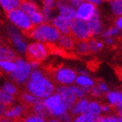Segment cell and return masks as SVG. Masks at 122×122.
<instances>
[{"instance_id": "10", "label": "cell", "mask_w": 122, "mask_h": 122, "mask_svg": "<svg viewBox=\"0 0 122 122\" xmlns=\"http://www.w3.org/2000/svg\"><path fill=\"white\" fill-rule=\"evenodd\" d=\"M95 11L96 9L92 3H83L79 5L78 11L76 12V17L80 20H90Z\"/></svg>"}, {"instance_id": "14", "label": "cell", "mask_w": 122, "mask_h": 122, "mask_svg": "<svg viewBox=\"0 0 122 122\" xmlns=\"http://www.w3.org/2000/svg\"><path fill=\"white\" fill-rule=\"evenodd\" d=\"M89 101L86 99H79L76 103L73 105V107L71 108V113L74 115H79L82 113H85L86 112V108L88 106Z\"/></svg>"}, {"instance_id": "21", "label": "cell", "mask_w": 122, "mask_h": 122, "mask_svg": "<svg viewBox=\"0 0 122 122\" xmlns=\"http://www.w3.org/2000/svg\"><path fill=\"white\" fill-rule=\"evenodd\" d=\"M20 9L23 10L24 12L26 13L27 15H30V13L34 12V11H38V7L35 3L30 1V0H25L20 4Z\"/></svg>"}, {"instance_id": "6", "label": "cell", "mask_w": 122, "mask_h": 122, "mask_svg": "<svg viewBox=\"0 0 122 122\" xmlns=\"http://www.w3.org/2000/svg\"><path fill=\"white\" fill-rule=\"evenodd\" d=\"M8 18L14 25L22 29L25 33L34 28V25L30 22L28 15L24 12L23 10L17 9L11 10L8 12Z\"/></svg>"}, {"instance_id": "47", "label": "cell", "mask_w": 122, "mask_h": 122, "mask_svg": "<svg viewBox=\"0 0 122 122\" xmlns=\"http://www.w3.org/2000/svg\"><path fill=\"white\" fill-rule=\"evenodd\" d=\"M47 122H61V121L58 119V118H53V119H50V120H48Z\"/></svg>"}, {"instance_id": "48", "label": "cell", "mask_w": 122, "mask_h": 122, "mask_svg": "<svg viewBox=\"0 0 122 122\" xmlns=\"http://www.w3.org/2000/svg\"><path fill=\"white\" fill-rule=\"evenodd\" d=\"M107 44H112V39L111 38H107Z\"/></svg>"}, {"instance_id": "18", "label": "cell", "mask_w": 122, "mask_h": 122, "mask_svg": "<svg viewBox=\"0 0 122 122\" xmlns=\"http://www.w3.org/2000/svg\"><path fill=\"white\" fill-rule=\"evenodd\" d=\"M59 47L63 50H71L73 48L75 44H74L73 38L69 35H61L59 38Z\"/></svg>"}, {"instance_id": "39", "label": "cell", "mask_w": 122, "mask_h": 122, "mask_svg": "<svg viewBox=\"0 0 122 122\" xmlns=\"http://www.w3.org/2000/svg\"><path fill=\"white\" fill-rule=\"evenodd\" d=\"M88 46H89V50L91 51H98V46H97V42L93 39H92L88 42Z\"/></svg>"}, {"instance_id": "44", "label": "cell", "mask_w": 122, "mask_h": 122, "mask_svg": "<svg viewBox=\"0 0 122 122\" xmlns=\"http://www.w3.org/2000/svg\"><path fill=\"white\" fill-rule=\"evenodd\" d=\"M72 7H79V5L83 4V0H69Z\"/></svg>"}, {"instance_id": "35", "label": "cell", "mask_w": 122, "mask_h": 122, "mask_svg": "<svg viewBox=\"0 0 122 122\" xmlns=\"http://www.w3.org/2000/svg\"><path fill=\"white\" fill-rule=\"evenodd\" d=\"M3 91L5 92L6 93L10 94L11 96L13 95H15L17 93V89H16V87L13 86V85L10 84V83H5L4 85V86H3Z\"/></svg>"}, {"instance_id": "9", "label": "cell", "mask_w": 122, "mask_h": 122, "mask_svg": "<svg viewBox=\"0 0 122 122\" xmlns=\"http://www.w3.org/2000/svg\"><path fill=\"white\" fill-rule=\"evenodd\" d=\"M58 93L60 94L62 100L67 109H71L77 101V97L74 95L71 86H60L58 88Z\"/></svg>"}, {"instance_id": "42", "label": "cell", "mask_w": 122, "mask_h": 122, "mask_svg": "<svg viewBox=\"0 0 122 122\" xmlns=\"http://www.w3.org/2000/svg\"><path fill=\"white\" fill-rule=\"evenodd\" d=\"M100 110H101V112L108 113L112 110V107H110L109 105H102V106H100Z\"/></svg>"}, {"instance_id": "45", "label": "cell", "mask_w": 122, "mask_h": 122, "mask_svg": "<svg viewBox=\"0 0 122 122\" xmlns=\"http://www.w3.org/2000/svg\"><path fill=\"white\" fill-rule=\"evenodd\" d=\"M116 110H117L118 114L120 115V117H122V103L119 104L118 106H116Z\"/></svg>"}, {"instance_id": "7", "label": "cell", "mask_w": 122, "mask_h": 122, "mask_svg": "<svg viewBox=\"0 0 122 122\" xmlns=\"http://www.w3.org/2000/svg\"><path fill=\"white\" fill-rule=\"evenodd\" d=\"M48 51L46 46L41 43H32L26 48V57L30 62H40L47 56Z\"/></svg>"}, {"instance_id": "51", "label": "cell", "mask_w": 122, "mask_h": 122, "mask_svg": "<svg viewBox=\"0 0 122 122\" xmlns=\"http://www.w3.org/2000/svg\"><path fill=\"white\" fill-rule=\"evenodd\" d=\"M59 1H60V0H59ZM61 1H62V0H61Z\"/></svg>"}, {"instance_id": "12", "label": "cell", "mask_w": 122, "mask_h": 122, "mask_svg": "<svg viewBox=\"0 0 122 122\" xmlns=\"http://www.w3.org/2000/svg\"><path fill=\"white\" fill-rule=\"evenodd\" d=\"M29 107L27 106H15L12 107H9L7 111L5 113V117L10 118V119H19L23 118V115L27 112L29 110Z\"/></svg>"}, {"instance_id": "36", "label": "cell", "mask_w": 122, "mask_h": 122, "mask_svg": "<svg viewBox=\"0 0 122 122\" xmlns=\"http://www.w3.org/2000/svg\"><path fill=\"white\" fill-rule=\"evenodd\" d=\"M118 32H119V29L117 27H112L111 29L107 30V31H105L103 33V37H105V38H110L111 36L118 34Z\"/></svg>"}, {"instance_id": "16", "label": "cell", "mask_w": 122, "mask_h": 122, "mask_svg": "<svg viewBox=\"0 0 122 122\" xmlns=\"http://www.w3.org/2000/svg\"><path fill=\"white\" fill-rule=\"evenodd\" d=\"M10 36L12 38V41L14 45H15L16 48L18 49L20 52H25L26 51V45L25 43L23 41V38H21V36L18 34L16 30H14L13 28H10Z\"/></svg>"}, {"instance_id": "25", "label": "cell", "mask_w": 122, "mask_h": 122, "mask_svg": "<svg viewBox=\"0 0 122 122\" xmlns=\"http://www.w3.org/2000/svg\"><path fill=\"white\" fill-rule=\"evenodd\" d=\"M15 53L6 47L0 48V61H10L15 59Z\"/></svg>"}, {"instance_id": "46", "label": "cell", "mask_w": 122, "mask_h": 122, "mask_svg": "<svg viewBox=\"0 0 122 122\" xmlns=\"http://www.w3.org/2000/svg\"><path fill=\"white\" fill-rule=\"evenodd\" d=\"M116 25H117V26L120 29H122V15H121V17H120V18L117 19V21H116Z\"/></svg>"}, {"instance_id": "22", "label": "cell", "mask_w": 122, "mask_h": 122, "mask_svg": "<svg viewBox=\"0 0 122 122\" xmlns=\"http://www.w3.org/2000/svg\"><path fill=\"white\" fill-rule=\"evenodd\" d=\"M21 2V0H0V5L6 12H10L16 10L20 5Z\"/></svg>"}, {"instance_id": "34", "label": "cell", "mask_w": 122, "mask_h": 122, "mask_svg": "<svg viewBox=\"0 0 122 122\" xmlns=\"http://www.w3.org/2000/svg\"><path fill=\"white\" fill-rule=\"evenodd\" d=\"M97 122H120V118L115 115H107V116H99Z\"/></svg>"}, {"instance_id": "33", "label": "cell", "mask_w": 122, "mask_h": 122, "mask_svg": "<svg viewBox=\"0 0 122 122\" xmlns=\"http://www.w3.org/2000/svg\"><path fill=\"white\" fill-rule=\"evenodd\" d=\"M22 122H46V119L35 114H28L26 115V117L23 118Z\"/></svg>"}, {"instance_id": "5", "label": "cell", "mask_w": 122, "mask_h": 122, "mask_svg": "<svg viewBox=\"0 0 122 122\" xmlns=\"http://www.w3.org/2000/svg\"><path fill=\"white\" fill-rule=\"evenodd\" d=\"M70 30L72 37L79 41H86L92 36V31L88 23L80 19L71 21Z\"/></svg>"}, {"instance_id": "50", "label": "cell", "mask_w": 122, "mask_h": 122, "mask_svg": "<svg viewBox=\"0 0 122 122\" xmlns=\"http://www.w3.org/2000/svg\"><path fill=\"white\" fill-rule=\"evenodd\" d=\"M0 120H1V117H0Z\"/></svg>"}, {"instance_id": "29", "label": "cell", "mask_w": 122, "mask_h": 122, "mask_svg": "<svg viewBox=\"0 0 122 122\" xmlns=\"http://www.w3.org/2000/svg\"><path fill=\"white\" fill-rule=\"evenodd\" d=\"M28 17L33 25H39L44 21L43 15H42V13L39 12V10L30 13V15H28Z\"/></svg>"}, {"instance_id": "3", "label": "cell", "mask_w": 122, "mask_h": 122, "mask_svg": "<svg viewBox=\"0 0 122 122\" xmlns=\"http://www.w3.org/2000/svg\"><path fill=\"white\" fill-rule=\"evenodd\" d=\"M43 102L48 111L49 114L53 117L59 118V116L67 112L68 110L62 100L60 94L58 92L52 93L51 96L46 98Z\"/></svg>"}, {"instance_id": "19", "label": "cell", "mask_w": 122, "mask_h": 122, "mask_svg": "<svg viewBox=\"0 0 122 122\" xmlns=\"http://www.w3.org/2000/svg\"><path fill=\"white\" fill-rule=\"evenodd\" d=\"M54 9L53 0H43V18L44 21H49L51 19V12Z\"/></svg>"}, {"instance_id": "37", "label": "cell", "mask_w": 122, "mask_h": 122, "mask_svg": "<svg viewBox=\"0 0 122 122\" xmlns=\"http://www.w3.org/2000/svg\"><path fill=\"white\" fill-rule=\"evenodd\" d=\"M58 119H59V120H60L61 122H71V115L66 112H65L64 114L61 115V116H59Z\"/></svg>"}, {"instance_id": "4", "label": "cell", "mask_w": 122, "mask_h": 122, "mask_svg": "<svg viewBox=\"0 0 122 122\" xmlns=\"http://www.w3.org/2000/svg\"><path fill=\"white\" fill-rule=\"evenodd\" d=\"M46 72H48L51 79L58 83L63 85H69L75 81L76 73L71 69L59 67V68H46Z\"/></svg>"}, {"instance_id": "20", "label": "cell", "mask_w": 122, "mask_h": 122, "mask_svg": "<svg viewBox=\"0 0 122 122\" xmlns=\"http://www.w3.org/2000/svg\"><path fill=\"white\" fill-rule=\"evenodd\" d=\"M107 99L112 106L116 107L119 104L122 103V92H116V91L107 92Z\"/></svg>"}, {"instance_id": "24", "label": "cell", "mask_w": 122, "mask_h": 122, "mask_svg": "<svg viewBox=\"0 0 122 122\" xmlns=\"http://www.w3.org/2000/svg\"><path fill=\"white\" fill-rule=\"evenodd\" d=\"M20 99L22 100V102L25 104V106H27V107H32L33 105H35L36 103L40 101L38 98H37L32 94L28 93V92H24L21 95Z\"/></svg>"}, {"instance_id": "27", "label": "cell", "mask_w": 122, "mask_h": 122, "mask_svg": "<svg viewBox=\"0 0 122 122\" xmlns=\"http://www.w3.org/2000/svg\"><path fill=\"white\" fill-rule=\"evenodd\" d=\"M97 120H98L97 117L85 112L82 114L77 115V117L73 120V122H97Z\"/></svg>"}, {"instance_id": "17", "label": "cell", "mask_w": 122, "mask_h": 122, "mask_svg": "<svg viewBox=\"0 0 122 122\" xmlns=\"http://www.w3.org/2000/svg\"><path fill=\"white\" fill-rule=\"evenodd\" d=\"M30 110L32 112V114H35L37 116L42 117L44 119L47 118L50 115L47 109H46V106L44 105V102L42 101H38V103L33 105L32 107H30Z\"/></svg>"}, {"instance_id": "11", "label": "cell", "mask_w": 122, "mask_h": 122, "mask_svg": "<svg viewBox=\"0 0 122 122\" xmlns=\"http://www.w3.org/2000/svg\"><path fill=\"white\" fill-rule=\"evenodd\" d=\"M71 21L72 20H70L60 15L52 19V24L55 26V28L61 33H63L64 35H69L71 33L70 26H71Z\"/></svg>"}, {"instance_id": "40", "label": "cell", "mask_w": 122, "mask_h": 122, "mask_svg": "<svg viewBox=\"0 0 122 122\" xmlns=\"http://www.w3.org/2000/svg\"><path fill=\"white\" fill-rule=\"evenodd\" d=\"M23 118H19V119H10V118L3 117L1 118L0 122H22Z\"/></svg>"}, {"instance_id": "30", "label": "cell", "mask_w": 122, "mask_h": 122, "mask_svg": "<svg viewBox=\"0 0 122 122\" xmlns=\"http://www.w3.org/2000/svg\"><path fill=\"white\" fill-rule=\"evenodd\" d=\"M0 102L6 105L7 107H10L13 102V97L10 94L6 93L3 90H0Z\"/></svg>"}, {"instance_id": "32", "label": "cell", "mask_w": 122, "mask_h": 122, "mask_svg": "<svg viewBox=\"0 0 122 122\" xmlns=\"http://www.w3.org/2000/svg\"><path fill=\"white\" fill-rule=\"evenodd\" d=\"M77 51L81 54L88 53V51H90L88 43L86 41H79V43L77 44Z\"/></svg>"}, {"instance_id": "41", "label": "cell", "mask_w": 122, "mask_h": 122, "mask_svg": "<svg viewBox=\"0 0 122 122\" xmlns=\"http://www.w3.org/2000/svg\"><path fill=\"white\" fill-rule=\"evenodd\" d=\"M8 107H7L6 105L3 104V103L0 102V117H2V116L5 115V112H6L7 109H8Z\"/></svg>"}, {"instance_id": "28", "label": "cell", "mask_w": 122, "mask_h": 122, "mask_svg": "<svg viewBox=\"0 0 122 122\" xmlns=\"http://www.w3.org/2000/svg\"><path fill=\"white\" fill-rule=\"evenodd\" d=\"M109 2L115 15H122V0H109Z\"/></svg>"}, {"instance_id": "15", "label": "cell", "mask_w": 122, "mask_h": 122, "mask_svg": "<svg viewBox=\"0 0 122 122\" xmlns=\"http://www.w3.org/2000/svg\"><path fill=\"white\" fill-rule=\"evenodd\" d=\"M88 25H89L90 29H91L92 35H98L99 33H100V31L102 30V25L100 23V21H99V13H98L97 10L93 14L92 18L89 20Z\"/></svg>"}, {"instance_id": "13", "label": "cell", "mask_w": 122, "mask_h": 122, "mask_svg": "<svg viewBox=\"0 0 122 122\" xmlns=\"http://www.w3.org/2000/svg\"><path fill=\"white\" fill-rule=\"evenodd\" d=\"M58 8L59 10L60 15L68 18L70 20H74L76 18V11L72 6H70L67 4L62 2H58Z\"/></svg>"}, {"instance_id": "1", "label": "cell", "mask_w": 122, "mask_h": 122, "mask_svg": "<svg viewBox=\"0 0 122 122\" xmlns=\"http://www.w3.org/2000/svg\"><path fill=\"white\" fill-rule=\"evenodd\" d=\"M27 90L38 99H46L53 93L54 86L41 71L35 70L30 73V80L27 83Z\"/></svg>"}, {"instance_id": "31", "label": "cell", "mask_w": 122, "mask_h": 122, "mask_svg": "<svg viewBox=\"0 0 122 122\" xmlns=\"http://www.w3.org/2000/svg\"><path fill=\"white\" fill-rule=\"evenodd\" d=\"M0 67L8 72H13L15 71L17 66L11 61H0Z\"/></svg>"}, {"instance_id": "49", "label": "cell", "mask_w": 122, "mask_h": 122, "mask_svg": "<svg viewBox=\"0 0 122 122\" xmlns=\"http://www.w3.org/2000/svg\"><path fill=\"white\" fill-rule=\"evenodd\" d=\"M120 122H122V117L120 118Z\"/></svg>"}, {"instance_id": "26", "label": "cell", "mask_w": 122, "mask_h": 122, "mask_svg": "<svg viewBox=\"0 0 122 122\" xmlns=\"http://www.w3.org/2000/svg\"><path fill=\"white\" fill-rule=\"evenodd\" d=\"M75 80H76L77 84L81 86V87H89L90 88L94 84L93 81L86 75H79V77H77Z\"/></svg>"}, {"instance_id": "23", "label": "cell", "mask_w": 122, "mask_h": 122, "mask_svg": "<svg viewBox=\"0 0 122 122\" xmlns=\"http://www.w3.org/2000/svg\"><path fill=\"white\" fill-rule=\"evenodd\" d=\"M87 113L92 115L94 117L99 118L100 113H101V110H100V105L96 101H91L88 103V106H87L86 108V112Z\"/></svg>"}, {"instance_id": "8", "label": "cell", "mask_w": 122, "mask_h": 122, "mask_svg": "<svg viewBox=\"0 0 122 122\" xmlns=\"http://www.w3.org/2000/svg\"><path fill=\"white\" fill-rule=\"evenodd\" d=\"M15 71L12 72V79L18 83H25L28 79L30 73V64L23 60L22 59H18L16 60Z\"/></svg>"}, {"instance_id": "2", "label": "cell", "mask_w": 122, "mask_h": 122, "mask_svg": "<svg viewBox=\"0 0 122 122\" xmlns=\"http://www.w3.org/2000/svg\"><path fill=\"white\" fill-rule=\"evenodd\" d=\"M25 34L38 41L51 44L56 42L59 38V30L54 26L48 24H43L38 25V27H34L30 30L25 32Z\"/></svg>"}, {"instance_id": "38", "label": "cell", "mask_w": 122, "mask_h": 122, "mask_svg": "<svg viewBox=\"0 0 122 122\" xmlns=\"http://www.w3.org/2000/svg\"><path fill=\"white\" fill-rule=\"evenodd\" d=\"M89 92H91V94L93 97H100V96H101V94H102L101 91L99 89V87H98V86L92 87Z\"/></svg>"}, {"instance_id": "43", "label": "cell", "mask_w": 122, "mask_h": 122, "mask_svg": "<svg viewBox=\"0 0 122 122\" xmlns=\"http://www.w3.org/2000/svg\"><path fill=\"white\" fill-rule=\"evenodd\" d=\"M98 87H99V89L101 91V92L103 93V92H108V87H107V86L105 83H103V82H100L99 84V86H98Z\"/></svg>"}]
</instances>
